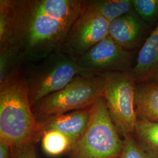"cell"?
<instances>
[{"label": "cell", "mask_w": 158, "mask_h": 158, "mask_svg": "<svg viewBox=\"0 0 158 158\" xmlns=\"http://www.w3.org/2000/svg\"><path fill=\"white\" fill-rule=\"evenodd\" d=\"M84 3L81 0H4L0 6V49L14 47L25 62H40L61 48Z\"/></svg>", "instance_id": "6da1fadb"}, {"label": "cell", "mask_w": 158, "mask_h": 158, "mask_svg": "<svg viewBox=\"0 0 158 158\" xmlns=\"http://www.w3.org/2000/svg\"><path fill=\"white\" fill-rule=\"evenodd\" d=\"M44 132L43 123L32 111L25 79L19 74L0 87V141L11 148L34 145Z\"/></svg>", "instance_id": "7a4b0ae2"}, {"label": "cell", "mask_w": 158, "mask_h": 158, "mask_svg": "<svg viewBox=\"0 0 158 158\" xmlns=\"http://www.w3.org/2000/svg\"><path fill=\"white\" fill-rule=\"evenodd\" d=\"M104 83L101 74H80L62 90L36 103L32 111L43 123L61 114L91 107L102 97Z\"/></svg>", "instance_id": "3957f363"}, {"label": "cell", "mask_w": 158, "mask_h": 158, "mask_svg": "<svg viewBox=\"0 0 158 158\" xmlns=\"http://www.w3.org/2000/svg\"><path fill=\"white\" fill-rule=\"evenodd\" d=\"M123 145L102 97L91 107L88 126L70 153L72 158H118Z\"/></svg>", "instance_id": "277c9868"}, {"label": "cell", "mask_w": 158, "mask_h": 158, "mask_svg": "<svg viewBox=\"0 0 158 158\" xmlns=\"http://www.w3.org/2000/svg\"><path fill=\"white\" fill-rule=\"evenodd\" d=\"M25 77L31 106L51 94L62 90L77 76L87 74L76 59L60 49L41 60Z\"/></svg>", "instance_id": "5b68a950"}, {"label": "cell", "mask_w": 158, "mask_h": 158, "mask_svg": "<svg viewBox=\"0 0 158 158\" xmlns=\"http://www.w3.org/2000/svg\"><path fill=\"white\" fill-rule=\"evenodd\" d=\"M108 111L119 134L124 138L135 132L138 117L135 106L136 83L130 72L102 73Z\"/></svg>", "instance_id": "8992f818"}, {"label": "cell", "mask_w": 158, "mask_h": 158, "mask_svg": "<svg viewBox=\"0 0 158 158\" xmlns=\"http://www.w3.org/2000/svg\"><path fill=\"white\" fill-rule=\"evenodd\" d=\"M110 23L85 1L82 11L72 26L60 49L77 60L108 36Z\"/></svg>", "instance_id": "52a82bcc"}, {"label": "cell", "mask_w": 158, "mask_h": 158, "mask_svg": "<svg viewBox=\"0 0 158 158\" xmlns=\"http://www.w3.org/2000/svg\"><path fill=\"white\" fill-rule=\"evenodd\" d=\"M76 60L79 68L87 74L130 72L133 68V53L108 36Z\"/></svg>", "instance_id": "ba28073f"}, {"label": "cell", "mask_w": 158, "mask_h": 158, "mask_svg": "<svg viewBox=\"0 0 158 158\" xmlns=\"http://www.w3.org/2000/svg\"><path fill=\"white\" fill-rule=\"evenodd\" d=\"M148 26L132 10L110 23L108 36L119 45L131 51L143 44Z\"/></svg>", "instance_id": "9c48e42d"}, {"label": "cell", "mask_w": 158, "mask_h": 158, "mask_svg": "<svg viewBox=\"0 0 158 158\" xmlns=\"http://www.w3.org/2000/svg\"><path fill=\"white\" fill-rule=\"evenodd\" d=\"M130 73L136 84L158 83V21L142 44Z\"/></svg>", "instance_id": "30bf717a"}, {"label": "cell", "mask_w": 158, "mask_h": 158, "mask_svg": "<svg viewBox=\"0 0 158 158\" xmlns=\"http://www.w3.org/2000/svg\"><path fill=\"white\" fill-rule=\"evenodd\" d=\"M91 107L63 114L48 119L43 122L44 131H59L69 137L75 144L84 134L89 123Z\"/></svg>", "instance_id": "8fae6325"}, {"label": "cell", "mask_w": 158, "mask_h": 158, "mask_svg": "<svg viewBox=\"0 0 158 158\" xmlns=\"http://www.w3.org/2000/svg\"><path fill=\"white\" fill-rule=\"evenodd\" d=\"M135 106L138 119L158 123V83L136 84Z\"/></svg>", "instance_id": "7c38bea8"}, {"label": "cell", "mask_w": 158, "mask_h": 158, "mask_svg": "<svg viewBox=\"0 0 158 158\" xmlns=\"http://www.w3.org/2000/svg\"><path fill=\"white\" fill-rule=\"evenodd\" d=\"M23 62V55L15 48L0 49V87L19 74V69Z\"/></svg>", "instance_id": "4fadbf2b"}, {"label": "cell", "mask_w": 158, "mask_h": 158, "mask_svg": "<svg viewBox=\"0 0 158 158\" xmlns=\"http://www.w3.org/2000/svg\"><path fill=\"white\" fill-rule=\"evenodd\" d=\"M88 5L110 23L134 10L132 0L87 1Z\"/></svg>", "instance_id": "5bb4252c"}, {"label": "cell", "mask_w": 158, "mask_h": 158, "mask_svg": "<svg viewBox=\"0 0 158 158\" xmlns=\"http://www.w3.org/2000/svg\"><path fill=\"white\" fill-rule=\"evenodd\" d=\"M40 140L44 152L51 156L70 152L74 145L69 137L56 130L45 131Z\"/></svg>", "instance_id": "9a60e30c"}, {"label": "cell", "mask_w": 158, "mask_h": 158, "mask_svg": "<svg viewBox=\"0 0 158 158\" xmlns=\"http://www.w3.org/2000/svg\"><path fill=\"white\" fill-rule=\"evenodd\" d=\"M135 132L140 141L158 155V123L138 119Z\"/></svg>", "instance_id": "2e32d148"}, {"label": "cell", "mask_w": 158, "mask_h": 158, "mask_svg": "<svg viewBox=\"0 0 158 158\" xmlns=\"http://www.w3.org/2000/svg\"><path fill=\"white\" fill-rule=\"evenodd\" d=\"M134 10L148 25L158 21V0H132Z\"/></svg>", "instance_id": "e0dca14e"}, {"label": "cell", "mask_w": 158, "mask_h": 158, "mask_svg": "<svg viewBox=\"0 0 158 158\" xmlns=\"http://www.w3.org/2000/svg\"><path fill=\"white\" fill-rule=\"evenodd\" d=\"M122 152L118 158H152L136 142L132 135L125 136Z\"/></svg>", "instance_id": "ac0fdd59"}, {"label": "cell", "mask_w": 158, "mask_h": 158, "mask_svg": "<svg viewBox=\"0 0 158 158\" xmlns=\"http://www.w3.org/2000/svg\"><path fill=\"white\" fill-rule=\"evenodd\" d=\"M12 158H37L34 145L11 148Z\"/></svg>", "instance_id": "d6986e66"}, {"label": "cell", "mask_w": 158, "mask_h": 158, "mask_svg": "<svg viewBox=\"0 0 158 158\" xmlns=\"http://www.w3.org/2000/svg\"><path fill=\"white\" fill-rule=\"evenodd\" d=\"M0 158H12L11 148L4 142L0 141Z\"/></svg>", "instance_id": "ffe728a7"}]
</instances>
